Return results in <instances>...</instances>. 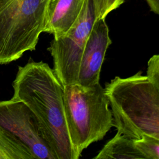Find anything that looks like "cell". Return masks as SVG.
<instances>
[{
	"instance_id": "6da1fadb",
	"label": "cell",
	"mask_w": 159,
	"mask_h": 159,
	"mask_svg": "<svg viewBox=\"0 0 159 159\" xmlns=\"http://www.w3.org/2000/svg\"><path fill=\"white\" fill-rule=\"evenodd\" d=\"M12 99L22 101L35 116L42 137L55 159H78L65 117L63 86L49 65L30 58L19 66Z\"/></svg>"
},
{
	"instance_id": "7a4b0ae2",
	"label": "cell",
	"mask_w": 159,
	"mask_h": 159,
	"mask_svg": "<svg viewBox=\"0 0 159 159\" xmlns=\"http://www.w3.org/2000/svg\"><path fill=\"white\" fill-rule=\"evenodd\" d=\"M117 132L131 139H159V88L141 71L116 76L104 88Z\"/></svg>"
},
{
	"instance_id": "3957f363",
	"label": "cell",
	"mask_w": 159,
	"mask_h": 159,
	"mask_svg": "<svg viewBox=\"0 0 159 159\" xmlns=\"http://www.w3.org/2000/svg\"><path fill=\"white\" fill-rule=\"evenodd\" d=\"M63 106L69 137L79 158L114 127L108 99L99 83L89 87L73 83L63 86Z\"/></svg>"
},
{
	"instance_id": "277c9868",
	"label": "cell",
	"mask_w": 159,
	"mask_h": 159,
	"mask_svg": "<svg viewBox=\"0 0 159 159\" xmlns=\"http://www.w3.org/2000/svg\"><path fill=\"white\" fill-rule=\"evenodd\" d=\"M48 0H0V65L36 48Z\"/></svg>"
},
{
	"instance_id": "5b68a950",
	"label": "cell",
	"mask_w": 159,
	"mask_h": 159,
	"mask_svg": "<svg viewBox=\"0 0 159 159\" xmlns=\"http://www.w3.org/2000/svg\"><path fill=\"white\" fill-rule=\"evenodd\" d=\"M95 20L93 0H84L73 25L63 35L53 38L47 48L53 58L52 70L63 86L77 83L81 54Z\"/></svg>"
},
{
	"instance_id": "8992f818",
	"label": "cell",
	"mask_w": 159,
	"mask_h": 159,
	"mask_svg": "<svg viewBox=\"0 0 159 159\" xmlns=\"http://www.w3.org/2000/svg\"><path fill=\"white\" fill-rule=\"evenodd\" d=\"M0 127L23 143L34 159H55L35 116L22 101L12 98L0 101Z\"/></svg>"
},
{
	"instance_id": "52a82bcc",
	"label": "cell",
	"mask_w": 159,
	"mask_h": 159,
	"mask_svg": "<svg viewBox=\"0 0 159 159\" xmlns=\"http://www.w3.org/2000/svg\"><path fill=\"white\" fill-rule=\"evenodd\" d=\"M111 43L105 18L95 20L81 54L76 83L89 87L99 83L101 66Z\"/></svg>"
},
{
	"instance_id": "ba28073f",
	"label": "cell",
	"mask_w": 159,
	"mask_h": 159,
	"mask_svg": "<svg viewBox=\"0 0 159 159\" xmlns=\"http://www.w3.org/2000/svg\"><path fill=\"white\" fill-rule=\"evenodd\" d=\"M84 0H48L43 32L57 38L65 34L78 17Z\"/></svg>"
},
{
	"instance_id": "9c48e42d",
	"label": "cell",
	"mask_w": 159,
	"mask_h": 159,
	"mask_svg": "<svg viewBox=\"0 0 159 159\" xmlns=\"http://www.w3.org/2000/svg\"><path fill=\"white\" fill-rule=\"evenodd\" d=\"M95 159H134L143 158V155L136 148L134 139H129L117 132L116 135L108 141Z\"/></svg>"
},
{
	"instance_id": "30bf717a",
	"label": "cell",
	"mask_w": 159,
	"mask_h": 159,
	"mask_svg": "<svg viewBox=\"0 0 159 159\" xmlns=\"http://www.w3.org/2000/svg\"><path fill=\"white\" fill-rule=\"evenodd\" d=\"M0 159H34V157L23 143L0 127Z\"/></svg>"
},
{
	"instance_id": "8fae6325",
	"label": "cell",
	"mask_w": 159,
	"mask_h": 159,
	"mask_svg": "<svg viewBox=\"0 0 159 159\" xmlns=\"http://www.w3.org/2000/svg\"><path fill=\"white\" fill-rule=\"evenodd\" d=\"M134 144L144 159H159V139L143 135L134 139Z\"/></svg>"
},
{
	"instance_id": "7c38bea8",
	"label": "cell",
	"mask_w": 159,
	"mask_h": 159,
	"mask_svg": "<svg viewBox=\"0 0 159 159\" xmlns=\"http://www.w3.org/2000/svg\"><path fill=\"white\" fill-rule=\"evenodd\" d=\"M125 0H93L95 19L105 18L111 11L118 8Z\"/></svg>"
},
{
	"instance_id": "4fadbf2b",
	"label": "cell",
	"mask_w": 159,
	"mask_h": 159,
	"mask_svg": "<svg viewBox=\"0 0 159 159\" xmlns=\"http://www.w3.org/2000/svg\"><path fill=\"white\" fill-rule=\"evenodd\" d=\"M147 77L155 86L159 88V55H153L148 61Z\"/></svg>"
},
{
	"instance_id": "5bb4252c",
	"label": "cell",
	"mask_w": 159,
	"mask_h": 159,
	"mask_svg": "<svg viewBox=\"0 0 159 159\" xmlns=\"http://www.w3.org/2000/svg\"><path fill=\"white\" fill-rule=\"evenodd\" d=\"M151 11L156 14H159V0H146Z\"/></svg>"
}]
</instances>
